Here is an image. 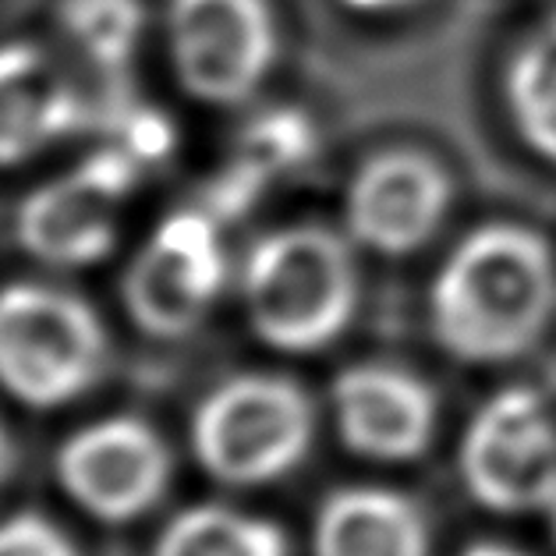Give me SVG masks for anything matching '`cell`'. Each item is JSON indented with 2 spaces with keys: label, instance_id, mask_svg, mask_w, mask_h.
Listing matches in <instances>:
<instances>
[{
  "label": "cell",
  "instance_id": "cell-1",
  "mask_svg": "<svg viewBox=\"0 0 556 556\" xmlns=\"http://www.w3.org/2000/svg\"><path fill=\"white\" fill-rule=\"evenodd\" d=\"M556 312V255L521 224H485L446 255L429 288L437 344L457 362L525 358Z\"/></svg>",
  "mask_w": 556,
  "mask_h": 556
},
{
  "label": "cell",
  "instance_id": "cell-2",
  "mask_svg": "<svg viewBox=\"0 0 556 556\" xmlns=\"http://www.w3.org/2000/svg\"><path fill=\"white\" fill-rule=\"evenodd\" d=\"M241 305L266 348L288 355L330 348L358 305L351 245L319 224L269 230L241 266Z\"/></svg>",
  "mask_w": 556,
  "mask_h": 556
},
{
  "label": "cell",
  "instance_id": "cell-3",
  "mask_svg": "<svg viewBox=\"0 0 556 556\" xmlns=\"http://www.w3.org/2000/svg\"><path fill=\"white\" fill-rule=\"evenodd\" d=\"M111 333L83 294L39 280L0 288V390L33 412H53L100 383Z\"/></svg>",
  "mask_w": 556,
  "mask_h": 556
},
{
  "label": "cell",
  "instance_id": "cell-4",
  "mask_svg": "<svg viewBox=\"0 0 556 556\" xmlns=\"http://www.w3.org/2000/svg\"><path fill=\"white\" fill-rule=\"evenodd\" d=\"M188 440L213 482L230 490L269 485L308 457L316 404L288 376H230L199 401Z\"/></svg>",
  "mask_w": 556,
  "mask_h": 556
},
{
  "label": "cell",
  "instance_id": "cell-5",
  "mask_svg": "<svg viewBox=\"0 0 556 556\" xmlns=\"http://www.w3.org/2000/svg\"><path fill=\"white\" fill-rule=\"evenodd\" d=\"M227 277V249L213 213L174 210L135 252L121 294L142 333L156 341H178L220 302Z\"/></svg>",
  "mask_w": 556,
  "mask_h": 556
},
{
  "label": "cell",
  "instance_id": "cell-6",
  "mask_svg": "<svg viewBox=\"0 0 556 556\" xmlns=\"http://www.w3.org/2000/svg\"><path fill=\"white\" fill-rule=\"evenodd\" d=\"M460 479L496 514L556 507V415L528 387L493 393L460 440Z\"/></svg>",
  "mask_w": 556,
  "mask_h": 556
},
{
  "label": "cell",
  "instance_id": "cell-7",
  "mask_svg": "<svg viewBox=\"0 0 556 556\" xmlns=\"http://www.w3.org/2000/svg\"><path fill=\"white\" fill-rule=\"evenodd\" d=\"M142 178V164L125 146L97 153L29 192L18 206V245L53 269L103 263L117 249V210Z\"/></svg>",
  "mask_w": 556,
  "mask_h": 556
},
{
  "label": "cell",
  "instance_id": "cell-8",
  "mask_svg": "<svg viewBox=\"0 0 556 556\" xmlns=\"http://www.w3.org/2000/svg\"><path fill=\"white\" fill-rule=\"evenodd\" d=\"M53 479L72 504L103 525H128L153 510L174 479L167 440L139 415L86 422L53 454Z\"/></svg>",
  "mask_w": 556,
  "mask_h": 556
},
{
  "label": "cell",
  "instance_id": "cell-9",
  "mask_svg": "<svg viewBox=\"0 0 556 556\" xmlns=\"http://www.w3.org/2000/svg\"><path fill=\"white\" fill-rule=\"evenodd\" d=\"M170 61L199 103L235 106L266 83L277 25L266 0H170Z\"/></svg>",
  "mask_w": 556,
  "mask_h": 556
},
{
  "label": "cell",
  "instance_id": "cell-10",
  "mask_svg": "<svg viewBox=\"0 0 556 556\" xmlns=\"http://www.w3.org/2000/svg\"><path fill=\"white\" fill-rule=\"evenodd\" d=\"M454 185L437 160L415 149H387L355 170L344 195V227L355 245L379 255H412L437 235Z\"/></svg>",
  "mask_w": 556,
  "mask_h": 556
},
{
  "label": "cell",
  "instance_id": "cell-11",
  "mask_svg": "<svg viewBox=\"0 0 556 556\" xmlns=\"http://www.w3.org/2000/svg\"><path fill=\"white\" fill-rule=\"evenodd\" d=\"M330 408L337 437L365 460L404 465L422 457L437 437V393L397 365H351L333 379Z\"/></svg>",
  "mask_w": 556,
  "mask_h": 556
},
{
  "label": "cell",
  "instance_id": "cell-12",
  "mask_svg": "<svg viewBox=\"0 0 556 556\" xmlns=\"http://www.w3.org/2000/svg\"><path fill=\"white\" fill-rule=\"evenodd\" d=\"M89 106L33 43L0 47V167H18L89 125Z\"/></svg>",
  "mask_w": 556,
  "mask_h": 556
},
{
  "label": "cell",
  "instance_id": "cell-13",
  "mask_svg": "<svg viewBox=\"0 0 556 556\" xmlns=\"http://www.w3.org/2000/svg\"><path fill=\"white\" fill-rule=\"evenodd\" d=\"M312 556H429V525L408 496L351 485L319 507Z\"/></svg>",
  "mask_w": 556,
  "mask_h": 556
},
{
  "label": "cell",
  "instance_id": "cell-14",
  "mask_svg": "<svg viewBox=\"0 0 556 556\" xmlns=\"http://www.w3.org/2000/svg\"><path fill=\"white\" fill-rule=\"evenodd\" d=\"M153 556H291L288 535L277 521L255 518V514L195 504L160 528Z\"/></svg>",
  "mask_w": 556,
  "mask_h": 556
},
{
  "label": "cell",
  "instance_id": "cell-15",
  "mask_svg": "<svg viewBox=\"0 0 556 556\" xmlns=\"http://www.w3.org/2000/svg\"><path fill=\"white\" fill-rule=\"evenodd\" d=\"M507 106L518 135L556 164V36L525 43L507 67Z\"/></svg>",
  "mask_w": 556,
  "mask_h": 556
},
{
  "label": "cell",
  "instance_id": "cell-16",
  "mask_svg": "<svg viewBox=\"0 0 556 556\" xmlns=\"http://www.w3.org/2000/svg\"><path fill=\"white\" fill-rule=\"evenodd\" d=\"M61 25L92 64L117 72L139 47L146 15L139 0H61Z\"/></svg>",
  "mask_w": 556,
  "mask_h": 556
},
{
  "label": "cell",
  "instance_id": "cell-17",
  "mask_svg": "<svg viewBox=\"0 0 556 556\" xmlns=\"http://www.w3.org/2000/svg\"><path fill=\"white\" fill-rule=\"evenodd\" d=\"M0 556H78V549L50 518L22 510L0 521Z\"/></svg>",
  "mask_w": 556,
  "mask_h": 556
},
{
  "label": "cell",
  "instance_id": "cell-18",
  "mask_svg": "<svg viewBox=\"0 0 556 556\" xmlns=\"http://www.w3.org/2000/svg\"><path fill=\"white\" fill-rule=\"evenodd\" d=\"M117 146H125L139 164H153V160H164L174 149V128H170V121L156 111L121 114Z\"/></svg>",
  "mask_w": 556,
  "mask_h": 556
},
{
  "label": "cell",
  "instance_id": "cell-19",
  "mask_svg": "<svg viewBox=\"0 0 556 556\" xmlns=\"http://www.w3.org/2000/svg\"><path fill=\"white\" fill-rule=\"evenodd\" d=\"M348 8L365 11V15H387V11H404V8H415L418 0H344Z\"/></svg>",
  "mask_w": 556,
  "mask_h": 556
},
{
  "label": "cell",
  "instance_id": "cell-20",
  "mask_svg": "<svg viewBox=\"0 0 556 556\" xmlns=\"http://www.w3.org/2000/svg\"><path fill=\"white\" fill-rule=\"evenodd\" d=\"M465 556H528V553L504 546V542H479V546L465 549Z\"/></svg>",
  "mask_w": 556,
  "mask_h": 556
},
{
  "label": "cell",
  "instance_id": "cell-21",
  "mask_svg": "<svg viewBox=\"0 0 556 556\" xmlns=\"http://www.w3.org/2000/svg\"><path fill=\"white\" fill-rule=\"evenodd\" d=\"M8 475H11V440H8L4 426H0V485H4Z\"/></svg>",
  "mask_w": 556,
  "mask_h": 556
}]
</instances>
